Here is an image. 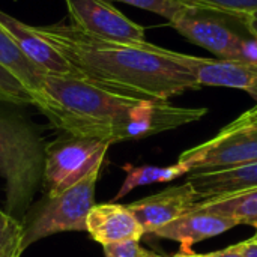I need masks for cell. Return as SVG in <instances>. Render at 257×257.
I'll return each instance as SVG.
<instances>
[{
	"mask_svg": "<svg viewBox=\"0 0 257 257\" xmlns=\"http://www.w3.org/2000/svg\"><path fill=\"white\" fill-rule=\"evenodd\" d=\"M33 105L63 134L108 145L146 139L202 119L208 108L126 95L81 74H45Z\"/></svg>",
	"mask_w": 257,
	"mask_h": 257,
	"instance_id": "1",
	"label": "cell"
},
{
	"mask_svg": "<svg viewBox=\"0 0 257 257\" xmlns=\"http://www.w3.org/2000/svg\"><path fill=\"white\" fill-rule=\"evenodd\" d=\"M81 75L143 99L169 101L200 84L179 53L151 42L128 44L87 35L72 24L33 26Z\"/></svg>",
	"mask_w": 257,
	"mask_h": 257,
	"instance_id": "2",
	"label": "cell"
},
{
	"mask_svg": "<svg viewBox=\"0 0 257 257\" xmlns=\"http://www.w3.org/2000/svg\"><path fill=\"white\" fill-rule=\"evenodd\" d=\"M45 145L24 117L0 108V178L5 179L6 212L24 221L42 185Z\"/></svg>",
	"mask_w": 257,
	"mask_h": 257,
	"instance_id": "3",
	"label": "cell"
},
{
	"mask_svg": "<svg viewBox=\"0 0 257 257\" xmlns=\"http://www.w3.org/2000/svg\"><path fill=\"white\" fill-rule=\"evenodd\" d=\"M101 166L89 172L81 181L54 197H47L27 212L23 226V248L62 232H86V220L95 205V188Z\"/></svg>",
	"mask_w": 257,
	"mask_h": 257,
	"instance_id": "4",
	"label": "cell"
},
{
	"mask_svg": "<svg viewBox=\"0 0 257 257\" xmlns=\"http://www.w3.org/2000/svg\"><path fill=\"white\" fill-rule=\"evenodd\" d=\"M179 163L190 173L233 169L257 161V104L208 142L187 149Z\"/></svg>",
	"mask_w": 257,
	"mask_h": 257,
	"instance_id": "5",
	"label": "cell"
},
{
	"mask_svg": "<svg viewBox=\"0 0 257 257\" xmlns=\"http://www.w3.org/2000/svg\"><path fill=\"white\" fill-rule=\"evenodd\" d=\"M111 145L93 139L63 134L45 145L44 179L47 197H54L102 166Z\"/></svg>",
	"mask_w": 257,
	"mask_h": 257,
	"instance_id": "6",
	"label": "cell"
},
{
	"mask_svg": "<svg viewBox=\"0 0 257 257\" xmlns=\"http://www.w3.org/2000/svg\"><path fill=\"white\" fill-rule=\"evenodd\" d=\"M71 24L81 32L114 42L143 44L145 27L139 26L107 0H65Z\"/></svg>",
	"mask_w": 257,
	"mask_h": 257,
	"instance_id": "7",
	"label": "cell"
},
{
	"mask_svg": "<svg viewBox=\"0 0 257 257\" xmlns=\"http://www.w3.org/2000/svg\"><path fill=\"white\" fill-rule=\"evenodd\" d=\"M200 12L185 9L170 21V26L190 42L203 47L221 60L247 62L245 41L224 23L200 17Z\"/></svg>",
	"mask_w": 257,
	"mask_h": 257,
	"instance_id": "8",
	"label": "cell"
},
{
	"mask_svg": "<svg viewBox=\"0 0 257 257\" xmlns=\"http://www.w3.org/2000/svg\"><path fill=\"white\" fill-rule=\"evenodd\" d=\"M179 63L191 71L202 86L232 87L251 95L257 101V65L236 60H215L179 53Z\"/></svg>",
	"mask_w": 257,
	"mask_h": 257,
	"instance_id": "9",
	"label": "cell"
},
{
	"mask_svg": "<svg viewBox=\"0 0 257 257\" xmlns=\"http://www.w3.org/2000/svg\"><path fill=\"white\" fill-rule=\"evenodd\" d=\"M197 202V193L188 182H185L184 185L166 188L161 193L133 202L126 206L136 215L145 233H154L187 214Z\"/></svg>",
	"mask_w": 257,
	"mask_h": 257,
	"instance_id": "10",
	"label": "cell"
},
{
	"mask_svg": "<svg viewBox=\"0 0 257 257\" xmlns=\"http://www.w3.org/2000/svg\"><path fill=\"white\" fill-rule=\"evenodd\" d=\"M0 24L12 36L21 53L42 72L53 75L80 74L47 39H44L33 26H27L20 20L0 11Z\"/></svg>",
	"mask_w": 257,
	"mask_h": 257,
	"instance_id": "11",
	"label": "cell"
},
{
	"mask_svg": "<svg viewBox=\"0 0 257 257\" xmlns=\"http://www.w3.org/2000/svg\"><path fill=\"white\" fill-rule=\"evenodd\" d=\"M86 232L102 247L125 241H140L145 230L126 205H93L86 220Z\"/></svg>",
	"mask_w": 257,
	"mask_h": 257,
	"instance_id": "12",
	"label": "cell"
},
{
	"mask_svg": "<svg viewBox=\"0 0 257 257\" xmlns=\"http://www.w3.org/2000/svg\"><path fill=\"white\" fill-rule=\"evenodd\" d=\"M235 226L238 224L233 220L208 212L194 205L187 214L155 230L154 235L178 241L181 244V248L191 250L193 244L218 236Z\"/></svg>",
	"mask_w": 257,
	"mask_h": 257,
	"instance_id": "13",
	"label": "cell"
},
{
	"mask_svg": "<svg viewBox=\"0 0 257 257\" xmlns=\"http://www.w3.org/2000/svg\"><path fill=\"white\" fill-rule=\"evenodd\" d=\"M187 182L197 193L199 202L236 194L257 187V161L226 170L190 173Z\"/></svg>",
	"mask_w": 257,
	"mask_h": 257,
	"instance_id": "14",
	"label": "cell"
},
{
	"mask_svg": "<svg viewBox=\"0 0 257 257\" xmlns=\"http://www.w3.org/2000/svg\"><path fill=\"white\" fill-rule=\"evenodd\" d=\"M208 212L227 217L236 224H248L257 229V187L226 197H215L196 203Z\"/></svg>",
	"mask_w": 257,
	"mask_h": 257,
	"instance_id": "15",
	"label": "cell"
},
{
	"mask_svg": "<svg viewBox=\"0 0 257 257\" xmlns=\"http://www.w3.org/2000/svg\"><path fill=\"white\" fill-rule=\"evenodd\" d=\"M0 65L5 66L32 93L38 90L45 72L35 66L18 48L8 30L0 24Z\"/></svg>",
	"mask_w": 257,
	"mask_h": 257,
	"instance_id": "16",
	"label": "cell"
},
{
	"mask_svg": "<svg viewBox=\"0 0 257 257\" xmlns=\"http://www.w3.org/2000/svg\"><path fill=\"white\" fill-rule=\"evenodd\" d=\"M122 169L125 170L126 178L120 185V190L114 196V200H120L137 187H143L155 182H170L190 173V169L179 161L175 166H169V167H155V166L137 167L133 164H125Z\"/></svg>",
	"mask_w": 257,
	"mask_h": 257,
	"instance_id": "17",
	"label": "cell"
},
{
	"mask_svg": "<svg viewBox=\"0 0 257 257\" xmlns=\"http://www.w3.org/2000/svg\"><path fill=\"white\" fill-rule=\"evenodd\" d=\"M24 226L20 220L0 209V257H20L23 254Z\"/></svg>",
	"mask_w": 257,
	"mask_h": 257,
	"instance_id": "18",
	"label": "cell"
},
{
	"mask_svg": "<svg viewBox=\"0 0 257 257\" xmlns=\"http://www.w3.org/2000/svg\"><path fill=\"white\" fill-rule=\"evenodd\" d=\"M188 8L197 11H211L230 15L232 18H238L241 14L257 11V0H179Z\"/></svg>",
	"mask_w": 257,
	"mask_h": 257,
	"instance_id": "19",
	"label": "cell"
},
{
	"mask_svg": "<svg viewBox=\"0 0 257 257\" xmlns=\"http://www.w3.org/2000/svg\"><path fill=\"white\" fill-rule=\"evenodd\" d=\"M0 104L33 105L32 93L5 66L0 65Z\"/></svg>",
	"mask_w": 257,
	"mask_h": 257,
	"instance_id": "20",
	"label": "cell"
},
{
	"mask_svg": "<svg viewBox=\"0 0 257 257\" xmlns=\"http://www.w3.org/2000/svg\"><path fill=\"white\" fill-rule=\"evenodd\" d=\"M107 2L111 3L113 0H107ZM116 2H122V3L140 8L143 11L157 14V15L166 18L169 23L173 18H176L181 12H184L185 9H190L187 5L181 3L179 0H116Z\"/></svg>",
	"mask_w": 257,
	"mask_h": 257,
	"instance_id": "21",
	"label": "cell"
},
{
	"mask_svg": "<svg viewBox=\"0 0 257 257\" xmlns=\"http://www.w3.org/2000/svg\"><path fill=\"white\" fill-rule=\"evenodd\" d=\"M105 257H161L140 245L139 241H125L104 245Z\"/></svg>",
	"mask_w": 257,
	"mask_h": 257,
	"instance_id": "22",
	"label": "cell"
},
{
	"mask_svg": "<svg viewBox=\"0 0 257 257\" xmlns=\"http://www.w3.org/2000/svg\"><path fill=\"white\" fill-rule=\"evenodd\" d=\"M236 20L241 21L247 27V30L257 39V11L241 14Z\"/></svg>",
	"mask_w": 257,
	"mask_h": 257,
	"instance_id": "23",
	"label": "cell"
},
{
	"mask_svg": "<svg viewBox=\"0 0 257 257\" xmlns=\"http://www.w3.org/2000/svg\"><path fill=\"white\" fill-rule=\"evenodd\" d=\"M244 257H257V236L238 244Z\"/></svg>",
	"mask_w": 257,
	"mask_h": 257,
	"instance_id": "24",
	"label": "cell"
},
{
	"mask_svg": "<svg viewBox=\"0 0 257 257\" xmlns=\"http://www.w3.org/2000/svg\"><path fill=\"white\" fill-rule=\"evenodd\" d=\"M205 257H244L239 245H230L224 250H220V251H214V253H209V254H205Z\"/></svg>",
	"mask_w": 257,
	"mask_h": 257,
	"instance_id": "25",
	"label": "cell"
},
{
	"mask_svg": "<svg viewBox=\"0 0 257 257\" xmlns=\"http://www.w3.org/2000/svg\"><path fill=\"white\" fill-rule=\"evenodd\" d=\"M173 257H205V256H202V254H196V253H193L191 250H184V248H181V251H179L178 254H175Z\"/></svg>",
	"mask_w": 257,
	"mask_h": 257,
	"instance_id": "26",
	"label": "cell"
},
{
	"mask_svg": "<svg viewBox=\"0 0 257 257\" xmlns=\"http://www.w3.org/2000/svg\"><path fill=\"white\" fill-rule=\"evenodd\" d=\"M256 236H257V233H256Z\"/></svg>",
	"mask_w": 257,
	"mask_h": 257,
	"instance_id": "27",
	"label": "cell"
}]
</instances>
